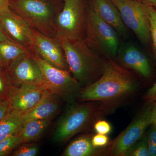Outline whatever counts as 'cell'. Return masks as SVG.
<instances>
[{
  "label": "cell",
  "instance_id": "17",
  "mask_svg": "<svg viewBox=\"0 0 156 156\" xmlns=\"http://www.w3.org/2000/svg\"><path fill=\"white\" fill-rule=\"evenodd\" d=\"M92 135H84L74 140L68 145L62 154L63 156H92L102 154L103 148L92 145Z\"/></svg>",
  "mask_w": 156,
  "mask_h": 156
},
{
  "label": "cell",
  "instance_id": "5",
  "mask_svg": "<svg viewBox=\"0 0 156 156\" xmlns=\"http://www.w3.org/2000/svg\"><path fill=\"white\" fill-rule=\"evenodd\" d=\"M84 40L89 48L102 58L115 60L120 47L119 35L88 5Z\"/></svg>",
  "mask_w": 156,
  "mask_h": 156
},
{
  "label": "cell",
  "instance_id": "21",
  "mask_svg": "<svg viewBox=\"0 0 156 156\" xmlns=\"http://www.w3.org/2000/svg\"><path fill=\"white\" fill-rule=\"evenodd\" d=\"M23 144L18 132L0 141V156H9Z\"/></svg>",
  "mask_w": 156,
  "mask_h": 156
},
{
  "label": "cell",
  "instance_id": "8",
  "mask_svg": "<svg viewBox=\"0 0 156 156\" xmlns=\"http://www.w3.org/2000/svg\"><path fill=\"white\" fill-rule=\"evenodd\" d=\"M6 70L13 87L49 89L32 50L6 68Z\"/></svg>",
  "mask_w": 156,
  "mask_h": 156
},
{
  "label": "cell",
  "instance_id": "36",
  "mask_svg": "<svg viewBox=\"0 0 156 156\" xmlns=\"http://www.w3.org/2000/svg\"><path fill=\"white\" fill-rule=\"evenodd\" d=\"M156 9V4L155 5H154L153 6Z\"/></svg>",
  "mask_w": 156,
  "mask_h": 156
},
{
  "label": "cell",
  "instance_id": "11",
  "mask_svg": "<svg viewBox=\"0 0 156 156\" xmlns=\"http://www.w3.org/2000/svg\"><path fill=\"white\" fill-rule=\"evenodd\" d=\"M34 31L31 49L34 53L54 67L69 71L59 40L47 36L36 30Z\"/></svg>",
  "mask_w": 156,
  "mask_h": 156
},
{
  "label": "cell",
  "instance_id": "30",
  "mask_svg": "<svg viewBox=\"0 0 156 156\" xmlns=\"http://www.w3.org/2000/svg\"><path fill=\"white\" fill-rule=\"evenodd\" d=\"M143 98L147 102L156 101V81L153 86L148 90L144 96Z\"/></svg>",
  "mask_w": 156,
  "mask_h": 156
},
{
  "label": "cell",
  "instance_id": "4",
  "mask_svg": "<svg viewBox=\"0 0 156 156\" xmlns=\"http://www.w3.org/2000/svg\"><path fill=\"white\" fill-rule=\"evenodd\" d=\"M10 9L39 32L55 38V21L62 9L51 0H12Z\"/></svg>",
  "mask_w": 156,
  "mask_h": 156
},
{
  "label": "cell",
  "instance_id": "23",
  "mask_svg": "<svg viewBox=\"0 0 156 156\" xmlns=\"http://www.w3.org/2000/svg\"><path fill=\"white\" fill-rule=\"evenodd\" d=\"M12 88L6 69L0 66V101H8Z\"/></svg>",
  "mask_w": 156,
  "mask_h": 156
},
{
  "label": "cell",
  "instance_id": "10",
  "mask_svg": "<svg viewBox=\"0 0 156 156\" xmlns=\"http://www.w3.org/2000/svg\"><path fill=\"white\" fill-rule=\"evenodd\" d=\"M34 53L49 90L64 99L77 97L81 86L70 71L54 67Z\"/></svg>",
  "mask_w": 156,
  "mask_h": 156
},
{
  "label": "cell",
  "instance_id": "26",
  "mask_svg": "<svg viewBox=\"0 0 156 156\" xmlns=\"http://www.w3.org/2000/svg\"><path fill=\"white\" fill-rule=\"evenodd\" d=\"M94 129L97 134L108 135L111 133L112 127L108 122L103 120H97L94 124Z\"/></svg>",
  "mask_w": 156,
  "mask_h": 156
},
{
  "label": "cell",
  "instance_id": "37",
  "mask_svg": "<svg viewBox=\"0 0 156 156\" xmlns=\"http://www.w3.org/2000/svg\"><path fill=\"white\" fill-rule=\"evenodd\" d=\"M9 1H12V0H9Z\"/></svg>",
  "mask_w": 156,
  "mask_h": 156
},
{
  "label": "cell",
  "instance_id": "32",
  "mask_svg": "<svg viewBox=\"0 0 156 156\" xmlns=\"http://www.w3.org/2000/svg\"><path fill=\"white\" fill-rule=\"evenodd\" d=\"M152 102L151 112V121L152 126H156V101Z\"/></svg>",
  "mask_w": 156,
  "mask_h": 156
},
{
  "label": "cell",
  "instance_id": "9",
  "mask_svg": "<svg viewBox=\"0 0 156 156\" xmlns=\"http://www.w3.org/2000/svg\"><path fill=\"white\" fill-rule=\"evenodd\" d=\"M148 102L128 127L112 142L108 149L110 155L124 156L128 149L144 135L146 130L151 125V112L152 102Z\"/></svg>",
  "mask_w": 156,
  "mask_h": 156
},
{
  "label": "cell",
  "instance_id": "22",
  "mask_svg": "<svg viewBox=\"0 0 156 156\" xmlns=\"http://www.w3.org/2000/svg\"><path fill=\"white\" fill-rule=\"evenodd\" d=\"M124 156H151L147 135L144 134L141 139L128 149Z\"/></svg>",
  "mask_w": 156,
  "mask_h": 156
},
{
  "label": "cell",
  "instance_id": "25",
  "mask_svg": "<svg viewBox=\"0 0 156 156\" xmlns=\"http://www.w3.org/2000/svg\"><path fill=\"white\" fill-rule=\"evenodd\" d=\"M39 152L38 146L32 143H23L19 145L11 154L13 156H35Z\"/></svg>",
  "mask_w": 156,
  "mask_h": 156
},
{
  "label": "cell",
  "instance_id": "31",
  "mask_svg": "<svg viewBox=\"0 0 156 156\" xmlns=\"http://www.w3.org/2000/svg\"><path fill=\"white\" fill-rule=\"evenodd\" d=\"M11 10L9 0H0V14Z\"/></svg>",
  "mask_w": 156,
  "mask_h": 156
},
{
  "label": "cell",
  "instance_id": "28",
  "mask_svg": "<svg viewBox=\"0 0 156 156\" xmlns=\"http://www.w3.org/2000/svg\"><path fill=\"white\" fill-rule=\"evenodd\" d=\"M109 142V138L105 134H97L92 137V145L97 148H103L108 145Z\"/></svg>",
  "mask_w": 156,
  "mask_h": 156
},
{
  "label": "cell",
  "instance_id": "7",
  "mask_svg": "<svg viewBox=\"0 0 156 156\" xmlns=\"http://www.w3.org/2000/svg\"><path fill=\"white\" fill-rule=\"evenodd\" d=\"M117 7L122 22L131 30L140 42L151 46L148 5L138 0H112Z\"/></svg>",
  "mask_w": 156,
  "mask_h": 156
},
{
  "label": "cell",
  "instance_id": "16",
  "mask_svg": "<svg viewBox=\"0 0 156 156\" xmlns=\"http://www.w3.org/2000/svg\"><path fill=\"white\" fill-rule=\"evenodd\" d=\"M63 99L61 95L50 91L33 108L22 115L23 122L32 120L52 119L58 112Z\"/></svg>",
  "mask_w": 156,
  "mask_h": 156
},
{
  "label": "cell",
  "instance_id": "34",
  "mask_svg": "<svg viewBox=\"0 0 156 156\" xmlns=\"http://www.w3.org/2000/svg\"><path fill=\"white\" fill-rule=\"evenodd\" d=\"M138 1L144 4L152 6L156 4V0H138Z\"/></svg>",
  "mask_w": 156,
  "mask_h": 156
},
{
  "label": "cell",
  "instance_id": "33",
  "mask_svg": "<svg viewBox=\"0 0 156 156\" xmlns=\"http://www.w3.org/2000/svg\"><path fill=\"white\" fill-rule=\"evenodd\" d=\"M6 41H14L8 35L5 31L3 28L2 27L0 23V42Z\"/></svg>",
  "mask_w": 156,
  "mask_h": 156
},
{
  "label": "cell",
  "instance_id": "24",
  "mask_svg": "<svg viewBox=\"0 0 156 156\" xmlns=\"http://www.w3.org/2000/svg\"><path fill=\"white\" fill-rule=\"evenodd\" d=\"M150 20L151 46L154 58L156 62V9L152 5H148Z\"/></svg>",
  "mask_w": 156,
  "mask_h": 156
},
{
  "label": "cell",
  "instance_id": "14",
  "mask_svg": "<svg viewBox=\"0 0 156 156\" xmlns=\"http://www.w3.org/2000/svg\"><path fill=\"white\" fill-rule=\"evenodd\" d=\"M50 92L45 88L13 87L8 101L11 109L23 115L33 108Z\"/></svg>",
  "mask_w": 156,
  "mask_h": 156
},
{
  "label": "cell",
  "instance_id": "6",
  "mask_svg": "<svg viewBox=\"0 0 156 156\" xmlns=\"http://www.w3.org/2000/svg\"><path fill=\"white\" fill-rule=\"evenodd\" d=\"M55 21L58 40L84 39L87 27V6L84 0H64Z\"/></svg>",
  "mask_w": 156,
  "mask_h": 156
},
{
  "label": "cell",
  "instance_id": "13",
  "mask_svg": "<svg viewBox=\"0 0 156 156\" xmlns=\"http://www.w3.org/2000/svg\"><path fill=\"white\" fill-rule=\"evenodd\" d=\"M115 59L120 65L136 76L148 79L151 75V67L147 57L133 44L120 46Z\"/></svg>",
  "mask_w": 156,
  "mask_h": 156
},
{
  "label": "cell",
  "instance_id": "29",
  "mask_svg": "<svg viewBox=\"0 0 156 156\" xmlns=\"http://www.w3.org/2000/svg\"><path fill=\"white\" fill-rule=\"evenodd\" d=\"M11 110L8 101H0V121L4 119Z\"/></svg>",
  "mask_w": 156,
  "mask_h": 156
},
{
  "label": "cell",
  "instance_id": "12",
  "mask_svg": "<svg viewBox=\"0 0 156 156\" xmlns=\"http://www.w3.org/2000/svg\"><path fill=\"white\" fill-rule=\"evenodd\" d=\"M0 23L14 41L32 49L34 38V29L27 22L12 11L0 14Z\"/></svg>",
  "mask_w": 156,
  "mask_h": 156
},
{
  "label": "cell",
  "instance_id": "18",
  "mask_svg": "<svg viewBox=\"0 0 156 156\" xmlns=\"http://www.w3.org/2000/svg\"><path fill=\"white\" fill-rule=\"evenodd\" d=\"M52 119L32 120L24 122L18 133L23 144L34 142L41 137L50 126Z\"/></svg>",
  "mask_w": 156,
  "mask_h": 156
},
{
  "label": "cell",
  "instance_id": "27",
  "mask_svg": "<svg viewBox=\"0 0 156 156\" xmlns=\"http://www.w3.org/2000/svg\"><path fill=\"white\" fill-rule=\"evenodd\" d=\"M147 135L151 156H156V126H152Z\"/></svg>",
  "mask_w": 156,
  "mask_h": 156
},
{
  "label": "cell",
  "instance_id": "3",
  "mask_svg": "<svg viewBox=\"0 0 156 156\" xmlns=\"http://www.w3.org/2000/svg\"><path fill=\"white\" fill-rule=\"evenodd\" d=\"M108 112L101 104L95 101L72 105L59 119L53 133V141L66 142L92 125L94 126Z\"/></svg>",
  "mask_w": 156,
  "mask_h": 156
},
{
  "label": "cell",
  "instance_id": "1",
  "mask_svg": "<svg viewBox=\"0 0 156 156\" xmlns=\"http://www.w3.org/2000/svg\"><path fill=\"white\" fill-rule=\"evenodd\" d=\"M140 87L136 75L115 59L104 58L100 77L81 89L77 98L83 102H98L109 112L135 95Z\"/></svg>",
  "mask_w": 156,
  "mask_h": 156
},
{
  "label": "cell",
  "instance_id": "2",
  "mask_svg": "<svg viewBox=\"0 0 156 156\" xmlns=\"http://www.w3.org/2000/svg\"><path fill=\"white\" fill-rule=\"evenodd\" d=\"M59 41L70 72L81 87L88 86L100 77L103 72L104 58L90 49L84 39Z\"/></svg>",
  "mask_w": 156,
  "mask_h": 156
},
{
  "label": "cell",
  "instance_id": "19",
  "mask_svg": "<svg viewBox=\"0 0 156 156\" xmlns=\"http://www.w3.org/2000/svg\"><path fill=\"white\" fill-rule=\"evenodd\" d=\"M31 51L13 41L0 42V59L5 69Z\"/></svg>",
  "mask_w": 156,
  "mask_h": 156
},
{
  "label": "cell",
  "instance_id": "15",
  "mask_svg": "<svg viewBox=\"0 0 156 156\" xmlns=\"http://www.w3.org/2000/svg\"><path fill=\"white\" fill-rule=\"evenodd\" d=\"M88 6L112 27L120 36H127L128 29L123 23L119 10L112 0H88Z\"/></svg>",
  "mask_w": 156,
  "mask_h": 156
},
{
  "label": "cell",
  "instance_id": "20",
  "mask_svg": "<svg viewBox=\"0 0 156 156\" xmlns=\"http://www.w3.org/2000/svg\"><path fill=\"white\" fill-rule=\"evenodd\" d=\"M23 123L22 115L11 110L0 121V141L18 132Z\"/></svg>",
  "mask_w": 156,
  "mask_h": 156
},
{
  "label": "cell",
  "instance_id": "35",
  "mask_svg": "<svg viewBox=\"0 0 156 156\" xmlns=\"http://www.w3.org/2000/svg\"><path fill=\"white\" fill-rule=\"evenodd\" d=\"M0 66L5 68V66H4V65L3 64V62H2V61H1V59H0Z\"/></svg>",
  "mask_w": 156,
  "mask_h": 156
}]
</instances>
